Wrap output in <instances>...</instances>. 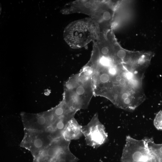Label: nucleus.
Instances as JSON below:
<instances>
[{
	"instance_id": "obj_13",
	"label": "nucleus",
	"mask_w": 162,
	"mask_h": 162,
	"mask_svg": "<svg viewBox=\"0 0 162 162\" xmlns=\"http://www.w3.org/2000/svg\"><path fill=\"white\" fill-rule=\"evenodd\" d=\"M55 112L56 115H60L63 113V110L61 108H58L56 110Z\"/></svg>"
},
{
	"instance_id": "obj_8",
	"label": "nucleus",
	"mask_w": 162,
	"mask_h": 162,
	"mask_svg": "<svg viewBox=\"0 0 162 162\" xmlns=\"http://www.w3.org/2000/svg\"><path fill=\"white\" fill-rule=\"evenodd\" d=\"M47 154L48 156L51 157V158L56 156L55 151L52 148L48 149L47 151Z\"/></svg>"
},
{
	"instance_id": "obj_11",
	"label": "nucleus",
	"mask_w": 162,
	"mask_h": 162,
	"mask_svg": "<svg viewBox=\"0 0 162 162\" xmlns=\"http://www.w3.org/2000/svg\"><path fill=\"white\" fill-rule=\"evenodd\" d=\"M145 62V55H143L139 58L138 60V64L141 65H143Z\"/></svg>"
},
{
	"instance_id": "obj_10",
	"label": "nucleus",
	"mask_w": 162,
	"mask_h": 162,
	"mask_svg": "<svg viewBox=\"0 0 162 162\" xmlns=\"http://www.w3.org/2000/svg\"><path fill=\"white\" fill-rule=\"evenodd\" d=\"M126 55L125 52L123 50H119L117 53L118 56L120 58H124Z\"/></svg>"
},
{
	"instance_id": "obj_9",
	"label": "nucleus",
	"mask_w": 162,
	"mask_h": 162,
	"mask_svg": "<svg viewBox=\"0 0 162 162\" xmlns=\"http://www.w3.org/2000/svg\"><path fill=\"white\" fill-rule=\"evenodd\" d=\"M84 92V89L82 86L78 87L76 89V93L78 95L82 94Z\"/></svg>"
},
{
	"instance_id": "obj_6",
	"label": "nucleus",
	"mask_w": 162,
	"mask_h": 162,
	"mask_svg": "<svg viewBox=\"0 0 162 162\" xmlns=\"http://www.w3.org/2000/svg\"><path fill=\"white\" fill-rule=\"evenodd\" d=\"M34 145L35 147L39 148L41 147L43 145L42 141L39 139H37L34 142Z\"/></svg>"
},
{
	"instance_id": "obj_4",
	"label": "nucleus",
	"mask_w": 162,
	"mask_h": 162,
	"mask_svg": "<svg viewBox=\"0 0 162 162\" xmlns=\"http://www.w3.org/2000/svg\"><path fill=\"white\" fill-rule=\"evenodd\" d=\"M154 122L155 124H162V111H160L157 115Z\"/></svg>"
},
{
	"instance_id": "obj_5",
	"label": "nucleus",
	"mask_w": 162,
	"mask_h": 162,
	"mask_svg": "<svg viewBox=\"0 0 162 162\" xmlns=\"http://www.w3.org/2000/svg\"><path fill=\"white\" fill-rule=\"evenodd\" d=\"M110 79L109 75L107 74L104 73L100 77V81L103 83H106L109 81Z\"/></svg>"
},
{
	"instance_id": "obj_1",
	"label": "nucleus",
	"mask_w": 162,
	"mask_h": 162,
	"mask_svg": "<svg viewBox=\"0 0 162 162\" xmlns=\"http://www.w3.org/2000/svg\"><path fill=\"white\" fill-rule=\"evenodd\" d=\"M95 30L90 22L80 20L71 23L65 28L64 32V40L71 47H82L93 39Z\"/></svg>"
},
{
	"instance_id": "obj_15",
	"label": "nucleus",
	"mask_w": 162,
	"mask_h": 162,
	"mask_svg": "<svg viewBox=\"0 0 162 162\" xmlns=\"http://www.w3.org/2000/svg\"><path fill=\"white\" fill-rule=\"evenodd\" d=\"M102 52L103 54H106L108 52L107 49L106 48H104Z\"/></svg>"
},
{
	"instance_id": "obj_12",
	"label": "nucleus",
	"mask_w": 162,
	"mask_h": 162,
	"mask_svg": "<svg viewBox=\"0 0 162 162\" xmlns=\"http://www.w3.org/2000/svg\"><path fill=\"white\" fill-rule=\"evenodd\" d=\"M46 122L45 118L43 116H40L38 118V122L41 125L45 123Z\"/></svg>"
},
{
	"instance_id": "obj_2",
	"label": "nucleus",
	"mask_w": 162,
	"mask_h": 162,
	"mask_svg": "<svg viewBox=\"0 0 162 162\" xmlns=\"http://www.w3.org/2000/svg\"><path fill=\"white\" fill-rule=\"evenodd\" d=\"M144 154L140 151L135 152L132 155V158L135 162H141Z\"/></svg>"
},
{
	"instance_id": "obj_14",
	"label": "nucleus",
	"mask_w": 162,
	"mask_h": 162,
	"mask_svg": "<svg viewBox=\"0 0 162 162\" xmlns=\"http://www.w3.org/2000/svg\"><path fill=\"white\" fill-rule=\"evenodd\" d=\"M64 126V124L63 123L61 122H59L57 124V128L59 129H62Z\"/></svg>"
},
{
	"instance_id": "obj_3",
	"label": "nucleus",
	"mask_w": 162,
	"mask_h": 162,
	"mask_svg": "<svg viewBox=\"0 0 162 162\" xmlns=\"http://www.w3.org/2000/svg\"><path fill=\"white\" fill-rule=\"evenodd\" d=\"M101 63L104 66H108L111 65L112 61L110 59L107 57H103L100 60Z\"/></svg>"
},
{
	"instance_id": "obj_7",
	"label": "nucleus",
	"mask_w": 162,
	"mask_h": 162,
	"mask_svg": "<svg viewBox=\"0 0 162 162\" xmlns=\"http://www.w3.org/2000/svg\"><path fill=\"white\" fill-rule=\"evenodd\" d=\"M93 72L92 69L89 67L85 68L84 70V73L85 74L88 76L91 75Z\"/></svg>"
}]
</instances>
